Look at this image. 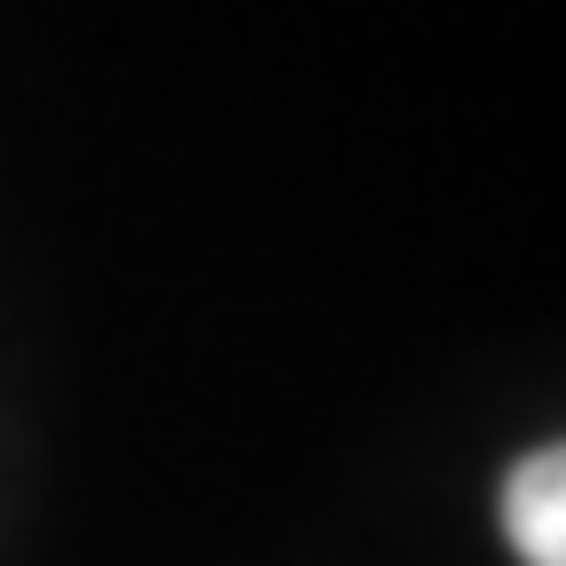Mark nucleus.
Returning <instances> with one entry per match:
<instances>
[{
  "mask_svg": "<svg viewBox=\"0 0 566 566\" xmlns=\"http://www.w3.org/2000/svg\"><path fill=\"white\" fill-rule=\"evenodd\" d=\"M504 535L520 566H566V441L535 449L504 480Z\"/></svg>",
  "mask_w": 566,
  "mask_h": 566,
  "instance_id": "1",
  "label": "nucleus"
}]
</instances>
